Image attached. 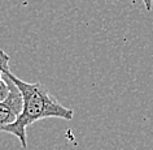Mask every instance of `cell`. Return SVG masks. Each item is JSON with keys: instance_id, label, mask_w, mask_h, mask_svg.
<instances>
[{"instance_id": "3957f363", "label": "cell", "mask_w": 153, "mask_h": 150, "mask_svg": "<svg viewBox=\"0 0 153 150\" xmlns=\"http://www.w3.org/2000/svg\"><path fill=\"white\" fill-rule=\"evenodd\" d=\"M9 69V55L0 48V85L4 82V75Z\"/></svg>"}, {"instance_id": "5b68a950", "label": "cell", "mask_w": 153, "mask_h": 150, "mask_svg": "<svg viewBox=\"0 0 153 150\" xmlns=\"http://www.w3.org/2000/svg\"><path fill=\"white\" fill-rule=\"evenodd\" d=\"M141 2L144 3L145 9H147V11H151V9H152V7H153V0H141Z\"/></svg>"}, {"instance_id": "7a4b0ae2", "label": "cell", "mask_w": 153, "mask_h": 150, "mask_svg": "<svg viewBox=\"0 0 153 150\" xmlns=\"http://www.w3.org/2000/svg\"><path fill=\"white\" fill-rule=\"evenodd\" d=\"M4 78L5 82L8 84L9 93L5 99L0 101V133H1L3 128L5 125H8L16 120L22 110V95L20 90H18V87L7 76V73L4 75Z\"/></svg>"}, {"instance_id": "6da1fadb", "label": "cell", "mask_w": 153, "mask_h": 150, "mask_svg": "<svg viewBox=\"0 0 153 150\" xmlns=\"http://www.w3.org/2000/svg\"><path fill=\"white\" fill-rule=\"evenodd\" d=\"M7 76L18 87L22 95V110L13 123L5 125L1 132L13 134L20 140L22 149L27 148V129L29 125L38 120L48 118H57L62 120H71L74 111L68 109L57 101L49 90L40 82H26L12 72H7Z\"/></svg>"}, {"instance_id": "277c9868", "label": "cell", "mask_w": 153, "mask_h": 150, "mask_svg": "<svg viewBox=\"0 0 153 150\" xmlns=\"http://www.w3.org/2000/svg\"><path fill=\"white\" fill-rule=\"evenodd\" d=\"M8 93H9V87H8V84L5 82V78H4V82L0 85V101L5 99Z\"/></svg>"}]
</instances>
